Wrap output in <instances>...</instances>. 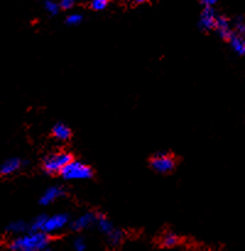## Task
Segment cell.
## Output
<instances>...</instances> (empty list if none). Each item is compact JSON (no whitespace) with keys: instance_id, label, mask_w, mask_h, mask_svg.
<instances>
[{"instance_id":"obj_6","label":"cell","mask_w":245,"mask_h":251,"mask_svg":"<svg viewBox=\"0 0 245 251\" xmlns=\"http://www.w3.org/2000/svg\"><path fill=\"white\" fill-rule=\"evenodd\" d=\"M216 20H217V15L213 7H205L200 15L198 26L203 31H211V29H215Z\"/></svg>"},{"instance_id":"obj_22","label":"cell","mask_w":245,"mask_h":251,"mask_svg":"<svg viewBox=\"0 0 245 251\" xmlns=\"http://www.w3.org/2000/svg\"><path fill=\"white\" fill-rule=\"evenodd\" d=\"M73 245H74V249H75V251H85L86 247H87V245H86L85 239H83V238H81V237L76 238V239L74 240Z\"/></svg>"},{"instance_id":"obj_8","label":"cell","mask_w":245,"mask_h":251,"mask_svg":"<svg viewBox=\"0 0 245 251\" xmlns=\"http://www.w3.org/2000/svg\"><path fill=\"white\" fill-rule=\"evenodd\" d=\"M96 217L97 216L93 215L92 212H86L83 215L78 216L75 221L70 223L71 226V229L75 230V232H81V230H85L87 229L88 227L96 223Z\"/></svg>"},{"instance_id":"obj_15","label":"cell","mask_w":245,"mask_h":251,"mask_svg":"<svg viewBox=\"0 0 245 251\" xmlns=\"http://www.w3.org/2000/svg\"><path fill=\"white\" fill-rule=\"evenodd\" d=\"M48 216L46 215H39L34 218L33 221L29 225V230H33V232H43L44 223H46V220Z\"/></svg>"},{"instance_id":"obj_5","label":"cell","mask_w":245,"mask_h":251,"mask_svg":"<svg viewBox=\"0 0 245 251\" xmlns=\"http://www.w3.org/2000/svg\"><path fill=\"white\" fill-rule=\"evenodd\" d=\"M69 225V216L66 213H56V215L47 217L44 223L43 232L47 234H53V233L60 232L61 229Z\"/></svg>"},{"instance_id":"obj_13","label":"cell","mask_w":245,"mask_h":251,"mask_svg":"<svg viewBox=\"0 0 245 251\" xmlns=\"http://www.w3.org/2000/svg\"><path fill=\"white\" fill-rule=\"evenodd\" d=\"M96 225H97L98 229H99L103 234L107 235V237L109 234H112L115 230V227L113 226V223L110 222L104 215H97V217H96Z\"/></svg>"},{"instance_id":"obj_2","label":"cell","mask_w":245,"mask_h":251,"mask_svg":"<svg viewBox=\"0 0 245 251\" xmlns=\"http://www.w3.org/2000/svg\"><path fill=\"white\" fill-rule=\"evenodd\" d=\"M61 176L66 180H86L93 176V172L90 166L80 161H71L61 171Z\"/></svg>"},{"instance_id":"obj_14","label":"cell","mask_w":245,"mask_h":251,"mask_svg":"<svg viewBox=\"0 0 245 251\" xmlns=\"http://www.w3.org/2000/svg\"><path fill=\"white\" fill-rule=\"evenodd\" d=\"M229 44L232 47L233 50L238 54V55H245V37L240 36V34H234L229 38Z\"/></svg>"},{"instance_id":"obj_1","label":"cell","mask_w":245,"mask_h":251,"mask_svg":"<svg viewBox=\"0 0 245 251\" xmlns=\"http://www.w3.org/2000/svg\"><path fill=\"white\" fill-rule=\"evenodd\" d=\"M49 244H50L49 234L44 232L28 230L14 238L10 243L9 249L10 251H42L48 248Z\"/></svg>"},{"instance_id":"obj_24","label":"cell","mask_w":245,"mask_h":251,"mask_svg":"<svg viewBox=\"0 0 245 251\" xmlns=\"http://www.w3.org/2000/svg\"><path fill=\"white\" fill-rule=\"evenodd\" d=\"M218 0H201V4L205 7H213L217 4Z\"/></svg>"},{"instance_id":"obj_25","label":"cell","mask_w":245,"mask_h":251,"mask_svg":"<svg viewBox=\"0 0 245 251\" xmlns=\"http://www.w3.org/2000/svg\"><path fill=\"white\" fill-rule=\"evenodd\" d=\"M134 1L136 2V4H144V2H147L148 0H134Z\"/></svg>"},{"instance_id":"obj_7","label":"cell","mask_w":245,"mask_h":251,"mask_svg":"<svg viewBox=\"0 0 245 251\" xmlns=\"http://www.w3.org/2000/svg\"><path fill=\"white\" fill-rule=\"evenodd\" d=\"M24 167V161L19 157L7 158L0 164V176H11Z\"/></svg>"},{"instance_id":"obj_9","label":"cell","mask_w":245,"mask_h":251,"mask_svg":"<svg viewBox=\"0 0 245 251\" xmlns=\"http://www.w3.org/2000/svg\"><path fill=\"white\" fill-rule=\"evenodd\" d=\"M64 195H65V191H64L63 188H60V186H50L42 194L41 199H39V203L43 206L50 205V203H53L54 201H56Z\"/></svg>"},{"instance_id":"obj_16","label":"cell","mask_w":245,"mask_h":251,"mask_svg":"<svg viewBox=\"0 0 245 251\" xmlns=\"http://www.w3.org/2000/svg\"><path fill=\"white\" fill-rule=\"evenodd\" d=\"M179 243L178 235L174 234V233H166V234L162 237V245L166 248H173L175 247Z\"/></svg>"},{"instance_id":"obj_4","label":"cell","mask_w":245,"mask_h":251,"mask_svg":"<svg viewBox=\"0 0 245 251\" xmlns=\"http://www.w3.org/2000/svg\"><path fill=\"white\" fill-rule=\"evenodd\" d=\"M149 164H151L152 169L156 171L157 173L166 174L173 171L174 167H175V159L172 154L161 152V153H157L152 157Z\"/></svg>"},{"instance_id":"obj_19","label":"cell","mask_w":245,"mask_h":251,"mask_svg":"<svg viewBox=\"0 0 245 251\" xmlns=\"http://www.w3.org/2000/svg\"><path fill=\"white\" fill-rule=\"evenodd\" d=\"M109 4V0H92L91 1V9L95 11H102Z\"/></svg>"},{"instance_id":"obj_23","label":"cell","mask_w":245,"mask_h":251,"mask_svg":"<svg viewBox=\"0 0 245 251\" xmlns=\"http://www.w3.org/2000/svg\"><path fill=\"white\" fill-rule=\"evenodd\" d=\"M59 5H60V9L70 10L75 5V0H61Z\"/></svg>"},{"instance_id":"obj_18","label":"cell","mask_w":245,"mask_h":251,"mask_svg":"<svg viewBox=\"0 0 245 251\" xmlns=\"http://www.w3.org/2000/svg\"><path fill=\"white\" fill-rule=\"evenodd\" d=\"M44 9H46V11L48 12V14L56 15L58 14L59 9H60V5L56 4V2L53 1V0H47V1L44 2Z\"/></svg>"},{"instance_id":"obj_20","label":"cell","mask_w":245,"mask_h":251,"mask_svg":"<svg viewBox=\"0 0 245 251\" xmlns=\"http://www.w3.org/2000/svg\"><path fill=\"white\" fill-rule=\"evenodd\" d=\"M234 29L237 34L245 37V19L243 17H238L234 21Z\"/></svg>"},{"instance_id":"obj_12","label":"cell","mask_w":245,"mask_h":251,"mask_svg":"<svg viewBox=\"0 0 245 251\" xmlns=\"http://www.w3.org/2000/svg\"><path fill=\"white\" fill-rule=\"evenodd\" d=\"M29 230V225H26V222H24V221L21 220H17V221H12V222H10L9 225L6 226V232L9 233V234H12V235H21L24 234V233L28 232Z\"/></svg>"},{"instance_id":"obj_17","label":"cell","mask_w":245,"mask_h":251,"mask_svg":"<svg viewBox=\"0 0 245 251\" xmlns=\"http://www.w3.org/2000/svg\"><path fill=\"white\" fill-rule=\"evenodd\" d=\"M122 238H124V233H122V230H119L115 228L114 232H113L112 234L108 235L107 239H108V243H109L110 245H113V247H117V245H119L120 243L122 242Z\"/></svg>"},{"instance_id":"obj_10","label":"cell","mask_w":245,"mask_h":251,"mask_svg":"<svg viewBox=\"0 0 245 251\" xmlns=\"http://www.w3.org/2000/svg\"><path fill=\"white\" fill-rule=\"evenodd\" d=\"M215 29L217 31V33L220 34V38L227 39V41H229L230 37L233 36V31L232 28H230L229 20L224 16H217Z\"/></svg>"},{"instance_id":"obj_21","label":"cell","mask_w":245,"mask_h":251,"mask_svg":"<svg viewBox=\"0 0 245 251\" xmlns=\"http://www.w3.org/2000/svg\"><path fill=\"white\" fill-rule=\"evenodd\" d=\"M82 21V16L80 14H71L66 17V24L69 26H77Z\"/></svg>"},{"instance_id":"obj_3","label":"cell","mask_w":245,"mask_h":251,"mask_svg":"<svg viewBox=\"0 0 245 251\" xmlns=\"http://www.w3.org/2000/svg\"><path fill=\"white\" fill-rule=\"evenodd\" d=\"M73 161V156L69 152H54L46 157L43 161V169L48 174L61 173L65 166Z\"/></svg>"},{"instance_id":"obj_26","label":"cell","mask_w":245,"mask_h":251,"mask_svg":"<svg viewBox=\"0 0 245 251\" xmlns=\"http://www.w3.org/2000/svg\"><path fill=\"white\" fill-rule=\"evenodd\" d=\"M42 251H51V249H50V247H48V248H46V249L42 250Z\"/></svg>"},{"instance_id":"obj_11","label":"cell","mask_w":245,"mask_h":251,"mask_svg":"<svg viewBox=\"0 0 245 251\" xmlns=\"http://www.w3.org/2000/svg\"><path fill=\"white\" fill-rule=\"evenodd\" d=\"M51 135L59 141H68L71 137V130L68 125L63 124V123H58L51 129Z\"/></svg>"}]
</instances>
